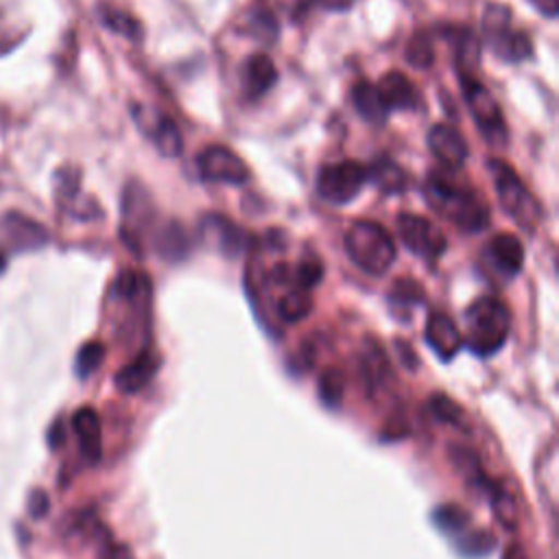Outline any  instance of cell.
<instances>
[{"label": "cell", "instance_id": "obj_1", "mask_svg": "<svg viewBox=\"0 0 559 559\" xmlns=\"http://www.w3.org/2000/svg\"><path fill=\"white\" fill-rule=\"evenodd\" d=\"M426 199L432 210L459 225L463 231H480L489 225V205L474 190L456 183L450 175L430 173L426 181Z\"/></svg>", "mask_w": 559, "mask_h": 559}, {"label": "cell", "instance_id": "obj_2", "mask_svg": "<svg viewBox=\"0 0 559 559\" xmlns=\"http://www.w3.org/2000/svg\"><path fill=\"white\" fill-rule=\"evenodd\" d=\"M467 345L478 356L496 354L509 336L511 312L498 297H478L465 312Z\"/></svg>", "mask_w": 559, "mask_h": 559}, {"label": "cell", "instance_id": "obj_3", "mask_svg": "<svg viewBox=\"0 0 559 559\" xmlns=\"http://www.w3.org/2000/svg\"><path fill=\"white\" fill-rule=\"evenodd\" d=\"M345 251L358 269L371 275L384 273L395 260V242L391 234L373 221H356L347 229Z\"/></svg>", "mask_w": 559, "mask_h": 559}, {"label": "cell", "instance_id": "obj_4", "mask_svg": "<svg viewBox=\"0 0 559 559\" xmlns=\"http://www.w3.org/2000/svg\"><path fill=\"white\" fill-rule=\"evenodd\" d=\"M487 168L493 177L496 183V192L500 199L502 210L520 225V227H535V223L539 221L542 207L535 201V197L531 194V190L520 181V177L513 173V168L500 159H491L487 162Z\"/></svg>", "mask_w": 559, "mask_h": 559}, {"label": "cell", "instance_id": "obj_5", "mask_svg": "<svg viewBox=\"0 0 559 559\" xmlns=\"http://www.w3.org/2000/svg\"><path fill=\"white\" fill-rule=\"evenodd\" d=\"M367 170L358 162L325 164L317 175V192L323 201L343 205L349 203L365 186Z\"/></svg>", "mask_w": 559, "mask_h": 559}, {"label": "cell", "instance_id": "obj_6", "mask_svg": "<svg viewBox=\"0 0 559 559\" xmlns=\"http://www.w3.org/2000/svg\"><path fill=\"white\" fill-rule=\"evenodd\" d=\"M461 81H463L465 100H467L472 116H474L478 129L483 131V135L496 146L504 144L507 142V124H504L500 105L496 103L491 92L485 90V85H480L474 76H461Z\"/></svg>", "mask_w": 559, "mask_h": 559}, {"label": "cell", "instance_id": "obj_7", "mask_svg": "<svg viewBox=\"0 0 559 559\" xmlns=\"http://www.w3.org/2000/svg\"><path fill=\"white\" fill-rule=\"evenodd\" d=\"M397 234L413 253L426 260H437L445 251V236L441 229L419 214H400Z\"/></svg>", "mask_w": 559, "mask_h": 559}, {"label": "cell", "instance_id": "obj_8", "mask_svg": "<svg viewBox=\"0 0 559 559\" xmlns=\"http://www.w3.org/2000/svg\"><path fill=\"white\" fill-rule=\"evenodd\" d=\"M197 166L205 181H223V183L240 186L249 179L247 164L225 146H207L197 157Z\"/></svg>", "mask_w": 559, "mask_h": 559}, {"label": "cell", "instance_id": "obj_9", "mask_svg": "<svg viewBox=\"0 0 559 559\" xmlns=\"http://www.w3.org/2000/svg\"><path fill=\"white\" fill-rule=\"evenodd\" d=\"M0 236L13 251H35L48 242V229L20 212H7L0 218Z\"/></svg>", "mask_w": 559, "mask_h": 559}, {"label": "cell", "instance_id": "obj_10", "mask_svg": "<svg viewBox=\"0 0 559 559\" xmlns=\"http://www.w3.org/2000/svg\"><path fill=\"white\" fill-rule=\"evenodd\" d=\"M430 153L441 162L445 168H461L469 155L465 138L450 124H435L428 133Z\"/></svg>", "mask_w": 559, "mask_h": 559}, {"label": "cell", "instance_id": "obj_11", "mask_svg": "<svg viewBox=\"0 0 559 559\" xmlns=\"http://www.w3.org/2000/svg\"><path fill=\"white\" fill-rule=\"evenodd\" d=\"M135 120L144 129V133L153 140V144L157 146L159 153H164L168 157H175V155L181 153L183 140H181V133H179L177 124L170 118H166L159 111L157 114L155 111L144 114V109L140 107L138 114H135Z\"/></svg>", "mask_w": 559, "mask_h": 559}, {"label": "cell", "instance_id": "obj_12", "mask_svg": "<svg viewBox=\"0 0 559 559\" xmlns=\"http://www.w3.org/2000/svg\"><path fill=\"white\" fill-rule=\"evenodd\" d=\"M424 334H426V343L441 360L454 358L463 345V336L456 323L445 312H432L426 321Z\"/></svg>", "mask_w": 559, "mask_h": 559}, {"label": "cell", "instance_id": "obj_13", "mask_svg": "<svg viewBox=\"0 0 559 559\" xmlns=\"http://www.w3.org/2000/svg\"><path fill=\"white\" fill-rule=\"evenodd\" d=\"M72 428L79 437V448L81 454L90 461L96 463L103 452V430H100V417L94 408L83 406L72 415Z\"/></svg>", "mask_w": 559, "mask_h": 559}, {"label": "cell", "instance_id": "obj_14", "mask_svg": "<svg viewBox=\"0 0 559 559\" xmlns=\"http://www.w3.org/2000/svg\"><path fill=\"white\" fill-rule=\"evenodd\" d=\"M157 369H159L157 356L153 352H140L131 362L118 369L114 382L122 393H138L153 380Z\"/></svg>", "mask_w": 559, "mask_h": 559}, {"label": "cell", "instance_id": "obj_15", "mask_svg": "<svg viewBox=\"0 0 559 559\" xmlns=\"http://www.w3.org/2000/svg\"><path fill=\"white\" fill-rule=\"evenodd\" d=\"M277 81V68L269 55L255 52L242 66V87L249 98H258L269 92Z\"/></svg>", "mask_w": 559, "mask_h": 559}, {"label": "cell", "instance_id": "obj_16", "mask_svg": "<svg viewBox=\"0 0 559 559\" xmlns=\"http://www.w3.org/2000/svg\"><path fill=\"white\" fill-rule=\"evenodd\" d=\"M386 109H413L417 107V90L411 79L397 70H389L382 74L380 83L376 85Z\"/></svg>", "mask_w": 559, "mask_h": 559}, {"label": "cell", "instance_id": "obj_17", "mask_svg": "<svg viewBox=\"0 0 559 559\" xmlns=\"http://www.w3.org/2000/svg\"><path fill=\"white\" fill-rule=\"evenodd\" d=\"M487 253L491 262L507 275H515L524 264V247L513 234H496L487 245Z\"/></svg>", "mask_w": 559, "mask_h": 559}, {"label": "cell", "instance_id": "obj_18", "mask_svg": "<svg viewBox=\"0 0 559 559\" xmlns=\"http://www.w3.org/2000/svg\"><path fill=\"white\" fill-rule=\"evenodd\" d=\"M493 52L504 59V61H522L526 57H531V39L526 33H520V31H511L509 24L507 26H500L496 31H489L485 33Z\"/></svg>", "mask_w": 559, "mask_h": 559}, {"label": "cell", "instance_id": "obj_19", "mask_svg": "<svg viewBox=\"0 0 559 559\" xmlns=\"http://www.w3.org/2000/svg\"><path fill=\"white\" fill-rule=\"evenodd\" d=\"M352 103L362 120L371 124H384L389 118V109L378 92V87L369 81H358L352 87Z\"/></svg>", "mask_w": 559, "mask_h": 559}, {"label": "cell", "instance_id": "obj_20", "mask_svg": "<svg viewBox=\"0 0 559 559\" xmlns=\"http://www.w3.org/2000/svg\"><path fill=\"white\" fill-rule=\"evenodd\" d=\"M367 179L373 181V186L384 192V194H395L402 192L406 186V177L404 170L389 157H380L371 164V168L367 170Z\"/></svg>", "mask_w": 559, "mask_h": 559}, {"label": "cell", "instance_id": "obj_21", "mask_svg": "<svg viewBox=\"0 0 559 559\" xmlns=\"http://www.w3.org/2000/svg\"><path fill=\"white\" fill-rule=\"evenodd\" d=\"M203 229H205V236L216 238L221 251L229 255H236V251L245 247V234L223 216H207L203 221Z\"/></svg>", "mask_w": 559, "mask_h": 559}, {"label": "cell", "instance_id": "obj_22", "mask_svg": "<svg viewBox=\"0 0 559 559\" xmlns=\"http://www.w3.org/2000/svg\"><path fill=\"white\" fill-rule=\"evenodd\" d=\"M310 310H312V295H310V290L299 288V286L286 288L277 301V314L286 323L306 319L310 314Z\"/></svg>", "mask_w": 559, "mask_h": 559}, {"label": "cell", "instance_id": "obj_23", "mask_svg": "<svg viewBox=\"0 0 559 559\" xmlns=\"http://www.w3.org/2000/svg\"><path fill=\"white\" fill-rule=\"evenodd\" d=\"M487 487H489V498H491V509H493L496 520H498L504 528L515 531V526H518V522H520V511H518L515 498H513L502 485L487 483Z\"/></svg>", "mask_w": 559, "mask_h": 559}, {"label": "cell", "instance_id": "obj_24", "mask_svg": "<svg viewBox=\"0 0 559 559\" xmlns=\"http://www.w3.org/2000/svg\"><path fill=\"white\" fill-rule=\"evenodd\" d=\"M360 371H362V380L369 389L380 386L386 376V356L373 341H367V347H365L362 360H360Z\"/></svg>", "mask_w": 559, "mask_h": 559}, {"label": "cell", "instance_id": "obj_25", "mask_svg": "<svg viewBox=\"0 0 559 559\" xmlns=\"http://www.w3.org/2000/svg\"><path fill=\"white\" fill-rule=\"evenodd\" d=\"M247 28L255 39H260L264 44H273L277 39V33H280L277 20H275L273 11H269L266 7H253L251 9V13L247 17Z\"/></svg>", "mask_w": 559, "mask_h": 559}, {"label": "cell", "instance_id": "obj_26", "mask_svg": "<svg viewBox=\"0 0 559 559\" xmlns=\"http://www.w3.org/2000/svg\"><path fill=\"white\" fill-rule=\"evenodd\" d=\"M480 46L474 33L461 31L456 37V66L461 76H472V70L478 66Z\"/></svg>", "mask_w": 559, "mask_h": 559}, {"label": "cell", "instance_id": "obj_27", "mask_svg": "<svg viewBox=\"0 0 559 559\" xmlns=\"http://www.w3.org/2000/svg\"><path fill=\"white\" fill-rule=\"evenodd\" d=\"M100 17H103V24H105L109 31H114V33L127 37V39L138 41V39L142 37V26H140V22H138L133 15L124 13V11H118V9H103Z\"/></svg>", "mask_w": 559, "mask_h": 559}, {"label": "cell", "instance_id": "obj_28", "mask_svg": "<svg viewBox=\"0 0 559 559\" xmlns=\"http://www.w3.org/2000/svg\"><path fill=\"white\" fill-rule=\"evenodd\" d=\"M406 61L413 68H428L435 61V46L426 31H417L406 46Z\"/></svg>", "mask_w": 559, "mask_h": 559}, {"label": "cell", "instance_id": "obj_29", "mask_svg": "<svg viewBox=\"0 0 559 559\" xmlns=\"http://www.w3.org/2000/svg\"><path fill=\"white\" fill-rule=\"evenodd\" d=\"M432 522L437 528H441L445 533H459L467 526L469 513L465 509H461L459 504H441L435 509Z\"/></svg>", "mask_w": 559, "mask_h": 559}, {"label": "cell", "instance_id": "obj_30", "mask_svg": "<svg viewBox=\"0 0 559 559\" xmlns=\"http://www.w3.org/2000/svg\"><path fill=\"white\" fill-rule=\"evenodd\" d=\"M345 393V376L338 369H325L319 378V397L328 406H338Z\"/></svg>", "mask_w": 559, "mask_h": 559}, {"label": "cell", "instance_id": "obj_31", "mask_svg": "<svg viewBox=\"0 0 559 559\" xmlns=\"http://www.w3.org/2000/svg\"><path fill=\"white\" fill-rule=\"evenodd\" d=\"M428 408H430V413L435 415V419H439V421H443V424L461 426V421H463V408H461L452 397H448L445 393H435V395H430Z\"/></svg>", "mask_w": 559, "mask_h": 559}, {"label": "cell", "instance_id": "obj_32", "mask_svg": "<svg viewBox=\"0 0 559 559\" xmlns=\"http://www.w3.org/2000/svg\"><path fill=\"white\" fill-rule=\"evenodd\" d=\"M105 358V345L100 341H90L85 343L79 354H76V360H74V369H76V376L81 378H87L90 373H94L100 362Z\"/></svg>", "mask_w": 559, "mask_h": 559}, {"label": "cell", "instance_id": "obj_33", "mask_svg": "<svg viewBox=\"0 0 559 559\" xmlns=\"http://www.w3.org/2000/svg\"><path fill=\"white\" fill-rule=\"evenodd\" d=\"M157 238H159L162 255H166V258H181V255H186L188 238H186L183 229L177 223L168 225Z\"/></svg>", "mask_w": 559, "mask_h": 559}, {"label": "cell", "instance_id": "obj_34", "mask_svg": "<svg viewBox=\"0 0 559 559\" xmlns=\"http://www.w3.org/2000/svg\"><path fill=\"white\" fill-rule=\"evenodd\" d=\"M321 275H323V264H321V260H319L317 255L304 258V260L295 266V271H293V284L299 286V288L310 290V288H314V286L319 284Z\"/></svg>", "mask_w": 559, "mask_h": 559}, {"label": "cell", "instance_id": "obj_35", "mask_svg": "<svg viewBox=\"0 0 559 559\" xmlns=\"http://www.w3.org/2000/svg\"><path fill=\"white\" fill-rule=\"evenodd\" d=\"M450 459L454 463V467L465 474V476H472V480L476 483L483 474H480V465H478V459L476 454L469 450V448H463V445H450Z\"/></svg>", "mask_w": 559, "mask_h": 559}, {"label": "cell", "instance_id": "obj_36", "mask_svg": "<svg viewBox=\"0 0 559 559\" xmlns=\"http://www.w3.org/2000/svg\"><path fill=\"white\" fill-rule=\"evenodd\" d=\"M493 548V535H489L487 531H476L472 535H465L459 542V550L465 557H485L487 552H491Z\"/></svg>", "mask_w": 559, "mask_h": 559}, {"label": "cell", "instance_id": "obj_37", "mask_svg": "<svg viewBox=\"0 0 559 559\" xmlns=\"http://www.w3.org/2000/svg\"><path fill=\"white\" fill-rule=\"evenodd\" d=\"M28 509L33 518H41L48 511V496L44 491H33L28 498Z\"/></svg>", "mask_w": 559, "mask_h": 559}, {"label": "cell", "instance_id": "obj_38", "mask_svg": "<svg viewBox=\"0 0 559 559\" xmlns=\"http://www.w3.org/2000/svg\"><path fill=\"white\" fill-rule=\"evenodd\" d=\"M290 17H299L314 0H275Z\"/></svg>", "mask_w": 559, "mask_h": 559}, {"label": "cell", "instance_id": "obj_39", "mask_svg": "<svg viewBox=\"0 0 559 559\" xmlns=\"http://www.w3.org/2000/svg\"><path fill=\"white\" fill-rule=\"evenodd\" d=\"M542 15L555 17L559 11V0H528Z\"/></svg>", "mask_w": 559, "mask_h": 559}, {"label": "cell", "instance_id": "obj_40", "mask_svg": "<svg viewBox=\"0 0 559 559\" xmlns=\"http://www.w3.org/2000/svg\"><path fill=\"white\" fill-rule=\"evenodd\" d=\"M317 4H321L323 9H328V11H345V9H349L356 0H314Z\"/></svg>", "mask_w": 559, "mask_h": 559}, {"label": "cell", "instance_id": "obj_41", "mask_svg": "<svg viewBox=\"0 0 559 559\" xmlns=\"http://www.w3.org/2000/svg\"><path fill=\"white\" fill-rule=\"evenodd\" d=\"M105 559H135L133 552L127 546H111L105 555Z\"/></svg>", "mask_w": 559, "mask_h": 559}, {"label": "cell", "instance_id": "obj_42", "mask_svg": "<svg viewBox=\"0 0 559 559\" xmlns=\"http://www.w3.org/2000/svg\"><path fill=\"white\" fill-rule=\"evenodd\" d=\"M502 559H526V552L520 544H509L502 552Z\"/></svg>", "mask_w": 559, "mask_h": 559}, {"label": "cell", "instance_id": "obj_43", "mask_svg": "<svg viewBox=\"0 0 559 559\" xmlns=\"http://www.w3.org/2000/svg\"><path fill=\"white\" fill-rule=\"evenodd\" d=\"M63 441V428L61 421L55 424V430H50V445H59Z\"/></svg>", "mask_w": 559, "mask_h": 559}, {"label": "cell", "instance_id": "obj_44", "mask_svg": "<svg viewBox=\"0 0 559 559\" xmlns=\"http://www.w3.org/2000/svg\"><path fill=\"white\" fill-rule=\"evenodd\" d=\"M7 269V253H4V249L0 247V273Z\"/></svg>", "mask_w": 559, "mask_h": 559}]
</instances>
